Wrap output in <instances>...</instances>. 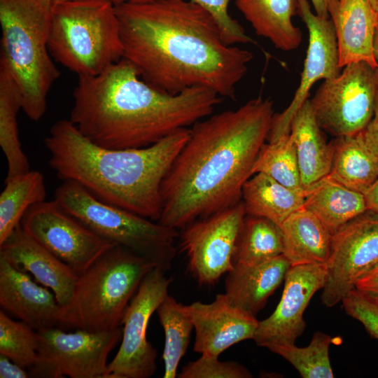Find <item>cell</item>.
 I'll return each mask as SVG.
<instances>
[{"instance_id": "6da1fadb", "label": "cell", "mask_w": 378, "mask_h": 378, "mask_svg": "<svg viewBox=\"0 0 378 378\" xmlns=\"http://www.w3.org/2000/svg\"><path fill=\"white\" fill-rule=\"evenodd\" d=\"M123 58L164 92L209 88L234 99L251 52L227 45L213 18L190 0H128L115 5Z\"/></svg>"}, {"instance_id": "7a4b0ae2", "label": "cell", "mask_w": 378, "mask_h": 378, "mask_svg": "<svg viewBox=\"0 0 378 378\" xmlns=\"http://www.w3.org/2000/svg\"><path fill=\"white\" fill-rule=\"evenodd\" d=\"M274 115L259 97L194 124L162 182L158 222L181 230L239 202Z\"/></svg>"}, {"instance_id": "3957f363", "label": "cell", "mask_w": 378, "mask_h": 378, "mask_svg": "<svg viewBox=\"0 0 378 378\" xmlns=\"http://www.w3.org/2000/svg\"><path fill=\"white\" fill-rule=\"evenodd\" d=\"M69 120L90 141L108 149L140 148L211 115L221 97L204 87L176 94L147 83L122 58L94 76H78Z\"/></svg>"}, {"instance_id": "277c9868", "label": "cell", "mask_w": 378, "mask_h": 378, "mask_svg": "<svg viewBox=\"0 0 378 378\" xmlns=\"http://www.w3.org/2000/svg\"><path fill=\"white\" fill-rule=\"evenodd\" d=\"M190 129H180L150 146L108 149L90 141L69 120H59L44 140L49 164L98 200L153 221L161 215L160 187Z\"/></svg>"}, {"instance_id": "5b68a950", "label": "cell", "mask_w": 378, "mask_h": 378, "mask_svg": "<svg viewBox=\"0 0 378 378\" xmlns=\"http://www.w3.org/2000/svg\"><path fill=\"white\" fill-rule=\"evenodd\" d=\"M52 5L47 0H0L1 55L22 95V110L39 120L60 72L48 50Z\"/></svg>"}, {"instance_id": "8992f818", "label": "cell", "mask_w": 378, "mask_h": 378, "mask_svg": "<svg viewBox=\"0 0 378 378\" xmlns=\"http://www.w3.org/2000/svg\"><path fill=\"white\" fill-rule=\"evenodd\" d=\"M155 265L115 245L78 276L71 298L61 306L57 327L102 332L120 328L142 280Z\"/></svg>"}, {"instance_id": "52a82bcc", "label": "cell", "mask_w": 378, "mask_h": 378, "mask_svg": "<svg viewBox=\"0 0 378 378\" xmlns=\"http://www.w3.org/2000/svg\"><path fill=\"white\" fill-rule=\"evenodd\" d=\"M48 46L56 62L78 76L102 73L123 57L115 5L110 0L52 5Z\"/></svg>"}, {"instance_id": "ba28073f", "label": "cell", "mask_w": 378, "mask_h": 378, "mask_svg": "<svg viewBox=\"0 0 378 378\" xmlns=\"http://www.w3.org/2000/svg\"><path fill=\"white\" fill-rule=\"evenodd\" d=\"M55 200L102 238L147 258L164 272L171 270L178 230L105 203L73 181H63Z\"/></svg>"}, {"instance_id": "9c48e42d", "label": "cell", "mask_w": 378, "mask_h": 378, "mask_svg": "<svg viewBox=\"0 0 378 378\" xmlns=\"http://www.w3.org/2000/svg\"><path fill=\"white\" fill-rule=\"evenodd\" d=\"M38 359L31 377L104 378L108 356L122 338V328L102 332L52 327L37 331Z\"/></svg>"}, {"instance_id": "30bf717a", "label": "cell", "mask_w": 378, "mask_h": 378, "mask_svg": "<svg viewBox=\"0 0 378 378\" xmlns=\"http://www.w3.org/2000/svg\"><path fill=\"white\" fill-rule=\"evenodd\" d=\"M377 96L374 69L360 62L324 80L310 102L321 128L338 137L365 130L374 115Z\"/></svg>"}, {"instance_id": "8fae6325", "label": "cell", "mask_w": 378, "mask_h": 378, "mask_svg": "<svg viewBox=\"0 0 378 378\" xmlns=\"http://www.w3.org/2000/svg\"><path fill=\"white\" fill-rule=\"evenodd\" d=\"M20 226L78 276L116 245L71 216L55 199L31 206Z\"/></svg>"}, {"instance_id": "7c38bea8", "label": "cell", "mask_w": 378, "mask_h": 378, "mask_svg": "<svg viewBox=\"0 0 378 378\" xmlns=\"http://www.w3.org/2000/svg\"><path fill=\"white\" fill-rule=\"evenodd\" d=\"M164 272L152 269L142 280L124 314L120 346L108 363L104 378H149L156 371L157 350L146 339L152 314L168 295L172 281Z\"/></svg>"}, {"instance_id": "4fadbf2b", "label": "cell", "mask_w": 378, "mask_h": 378, "mask_svg": "<svg viewBox=\"0 0 378 378\" xmlns=\"http://www.w3.org/2000/svg\"><path fill=\"white\" fill-rule=\"evenodd\" d=\"M246 216L242 202L181 229L180 248L201 285L215 284L234 267L233 255Z\"/></svg>"}, {"instance_id": "5bb4252c", "label": "cell", "mask_w": 378, "mask_h": 378, "mask_svg": "<svg viewBox=\"0 0 378 378\" xmlns=\"http://www.w3.org/2000/svg\"><path fill=\"white\" fill-rule=\"evenodd\" d=\"M377 260L378 214L367 210L332 234L322 303L331 307L342 302Z\"/></svg>"}, {"instance_id": "9a60e30c", "label": "cell", "mask_w": 378, "mask_h": 378, "mask_svg": "<svg viewBox=\"0 0 378 378\" xmlns=\"http://www.w3.org/2000/svg\"><path fill=\"white\" fill-rule=\"evenodd\" d=\"M298 14L309 34L308 46L299 85L289 106L273 117L267 136L269 142L290 134L291 122L310 90L319 80L338 76L341 72L337 38L332 20L314 13L307 0H298Z\"/></svg>"}, {"instance_id": "2e32d148", "label": "cell", "mask_w": 378, "mask_h": 378, "mask_svg": "<svg viewBox=\"0 0 378 378\" xmlns=\"http://www.w3.org/2000/svg\"><path fill=\"white\" fill-rule=\"evenodd\" d=\"M326 278V263L290 266L275 310L258 321L253 338L255 344L270 351L276 346L295 344L306 326L304 310L315 293L323 288Z\"/></svg>"}, {"instance_id": "e0dca14e", "label": "cell", "mask_w": 378, "mask_h": 378, "mask_svg": "<svg viewBox=\"0 0 378 378\" xmlns=\"http://www.w3.org/2000/svg\"><path fill=\"white\" fill-rule=\"evenodd\" d=\"M193 323V350L202 356L218 357L225 350L243 340L253 339L258 321L230 303L225 293L210 303L195 302L186 305Z\"/></svg>"}, {"instance_id": "ac0fdd59", "label": "cell", "mask_w": 378, "mask_h": 378, "mask_svg": "<svg viewBox=\"0 0 378 378\" xmlns=\"http://www.w3.org/2000/svg\"><path fill=\"white\" fill-rule=\"evenodd\" d=\"M0 255L51 290L60 306L69 302L78 276L29 236L20 224L0 244Z\"/></svg>"}, {"instance_id": "d6986e66", "label": "cell", "mask_w": 378, "mask_h": 378, "mask_svg": "<svg viewBox=\"0 0 378 378\" xmlns=\"http://www.w3.org/2000/svg\"><path fill=\"white\" fill-rule=\"evenodd\" d=\"M48 288L0 255V305L36 331L58 325L61 306Z\"/></svg>"}, {"instance_id": "ffe728a7", "label": "cell", "mask_w": 378, "mask_h": 378, "mask_svg": "<svg viewBox=\"0 0 378 378\" xmlns=\"http://www.w3.org/2000/svg\"><path fill=\"white\" fill-rule=\"evenodd\" d=\"M328 13L335 31L340 68L364 62L374 69L378 13L369 1L330 0Z\"/></svg>"}, {"instance_id": "44dd1931", "label": "cell", "mask_w": 378, "mask_h": 378, "mask_svg": "<svg viewBox=\"0 0 378 378\" xmlns=\"http://www.w3.org/2000/svg\"><path fill=\"white\" fill-rule=\"evenodd\" d=\"M290 267L283 254L252 266L234 265L227 273L225 294L234 306L255 316Z\"/></svg>"}, {"instance_id": "7402d4cb", "label": "cell", "mask_w": 378, "mask_h": 378, "mask_svg": "<svg viewBox=\"0 0 378 378\" xmlns=\"http://www.w3.org/2000/svg\"><path fill=\"white\" fill-rule=\"evenodd\" d=\"M322 130L308 99L294 116L290 130L304 193L330 172L333 146L326 143Z\"/></svg>"}, {"instance_id": "603a6c76", "label": "cell", "mask_w": 378, "mask_h": 378, "mask_svg": "<svg viewBox=\"0 0 378 378\" xmlns=\"http://www.w3.org/2000/svg\"><path fill=\"white\" fill-rule=\"evenodd\" d=\"M280 228L283 255L290 266L327 262L333 234L312 213L302 207L287 218Z\"/></svg>"}, {"instance_id": "cb8c5ba5", "label": "cell", "mask_w": 378, "mask_h": 378, "mask_svg": "<svg viewBox=\"0 0 378 378\" xmlns=\"http://www.w3.org/2000/svg\"><path fill=\"white\" fill-rule=\"evenodd\" d=\"M236 6L257 35L283 51L297 49L302 40L300 29L293 23L298 0H236Z\"/></svg>"}, {"instance_id": "d4e9b609", "label": "cell", "mask_w": 378, "mask_h": 378, "mask_svg": "<svg viewBox=\"0 0 378 378\" xmlns=\"http://www.w3.org/2000/svg\"><path fill=\"white\" fill-rule=\"evenodd\" d=\"M333 157L328 177L365 195L378 178V158L365 144L361 132L332 141Z\"/></svg>"}, {"instance_id": "484cf974", "label": "cell", "mask_w": 378, "mask_h": 378, "mask_svg": "<svg viewBox=\"0 0 378 378\" xmlns=\"http://www.w3.org/2000/svg\"><path fill=\"white\" fill-rule=\"evenodd\" d=\"M303 207L315 215L332 234L368 210L364 195L328 176L305 192Z\"/></svg>"}, {"instance_id": "4316f807", "label": "cell", "mask_w": 378, "mask_h": 378, "mask_svg": "<svg viewBox=\"0 0 378 378\" xmlns=\"http://www.w3.org/2000/svg\"><path fill=\"white\" fill-rule=\"evenodd\" d=\"M242 203L246 215L265 218L279 227L303 207L304 195L281 184L263 173H255L244 185Z\"/></svg>"}, {"instance_id": "83f0119b", "label": "cell", "mask_w": 378, "mask_h": 378, "mask_svg": "<svg viewBox=\"0 0 378 378\" xmlns=\"http://www.w3.org/2000/svg\"><path fill=\"white\" fill-rule=\"evenodd\" d=\"M21 90L5 63L0 60V146L7 162L6 180L30 170L19 137L17 115L22 109Z\"/></svg>"}, {"instance_id": "f1b7e54d", "label": "cell", "mask_w": 378, "mask_h": 378, "mask_svg": "<svg viewBox=\"0 0 378 378\" xmlns=\"http://www.w3.org/2000/svg\"><path fill=\"white\" fill-rule=\"evenodd\" d=\"M44 176L36 170L5 181L0 194V244L20 224L25 212L46 200Z\"/></svg>"}, {"instance_id": "f546056e", "label": "cell", "mask_w": 378, "mask_h": 378, "mask_svg": "<svg viewBox=\"0 0 378 378\" xmlns=\"http://www.w3.org/2000/svg\"><path fill=\"white\" fill-rule=\"evenodd\" d=\"M281 228L260 216H245L237 239L233 263L252 266L283 254Z\"/></svg>"}, {"instance_id": "4dcf8cb0", "label": "cell", "mask_w": 378, "mask_h": 378, "mask_svg": "<svg viewBox=\"0 0 378 378\" xmlns=\"http://www.w3.org/2000/svg\"><path fill=\"white\" fill-rule=\"evenodd\" d=\"M156 312L164 333V378L177 377L179 362L188 349L193 323L186 305L167 295Z\"/></svg>"}, {"instance_id": "1f68e13d", "label": "cell", "mask_w": 378, "mask_h": 378, "mask_svg": "<svg viewBox=\"0 0 378 378\" xmlns=\"http://www.w3.org/2000/svg\"><path fill=\"white\" fill-rule=\"evenodd\" d=\"M263 173L289 189L304 195L302 188L296 148L290 134L264 144L253 169Z\"/></svg>"}, {"instance_id": "d6a6232c", "label": "cell", "mask_w": 378, "mask_h": 378, "mask_svg": "<svg viewBox=\"0 0 378 378\" xmlns=\"http://www.w3.org/2000/svg\"><path fill=\"white\" fill-rule=\"evenodd\" d=\"M331 342L328 335L318 331L305 347L290 344L276 346L271 351L288 360L303 378H332L329 357Z\"/></svg>"}, {"instance_id": "836d02e7", "label": "cell", "mask_w": 378, "mask_h": 378, "mask_svg": "<svg viewBox=\"0 0 378 378\" xmlns=\"http://www.w3.org/2000/svg\"><path fill=\"white\" fill-rule=\"evenodd\" d=\"M37 331L22 321L11 319L0 310V354L20 366L31 368L38 359Z\"/></svg>"}, {"instance_id": "e575fe53", "label": "cell", "mask_w": 378, "mask_h": 378, "mask_svg": "<svg viewBox=\"0 0 378 378\" xmlns=\"http://www.w3.org/2000/svg\"><path fill=\"white\" fill-rule=\"evenodd\" d=\"M179 378H249L252 374L244 365L234 361H221L218 357L202 356L186 365Z\"/></svg>"}, {"instance_id": "d590c367", "label": "cell", "mask_w": 378, "mask_h": 378, "mask_svg": "<svg viewBox=\"0 0 378 378\" xmlns=\"http://www.w3.org/2000/svg\"><path fill=\"white\" fill-rule=\"evenodd\" d=\"M204 8L216 23L223 41L229 46L253 43L241 25L228 13L230 0H190Z\"/></svg>"}, {"instance_id": "8d00e7d4", "label": "cell", "mask_w": 378, "mask_h": 378, "mask_svg": "<svg viewBox=\"0 0 378 378\" xmlns=\"http://www.w3.org/2000/svg\"><path fill=\"white\" fill-rule=\"evenodd\" d=\"M342 302L346 313L358 321L369 335L378 340V304L373 295L355 288Z\"/></svg>"}, {"instance_id": "74e56055", "label": "cell", "mask_w": 378, "mask_h": 378, "mask_svg": "<svg viewBox=\"0 0 378 378\" xmlns=\"http://www.w3.org/2000/svg\"><path fill=\"white\" fill-rule=\"evenodd\" d=\"M355 288L370 294H378V260L358 278Z\"/></svg>"}, {"instance_id": "f35d334b", "label": "cell", "mask_w": 378, "mask_h": 378, "mask_svg": "<svg viewBox=\"0 0 378 378\" xmlns=\"http://www.w3.org/2000/svg\"><path fill=\"white\" fill-rule=\"evenodd\" d=\"M361 133L365 144L378 158V96L374 115Z\"/></svg>"}, {"instance_id": "ab89813d", "label": "cell", "mask_w": 378, "mask_h": 378, "mask_svg": "<svg viewBox=\"0 0 378 378\" xmlns=\"http://www.w3.org/2000/svg\"><path fill=\"white\" fill-rule=\"evenodd\" d=\"M29 372L25 368L0 354V378H27Z\"/></svg>"}, {"instance_id": "60d3db41", "label": "cell", "mask_w": 378, "mask_h": 378, "mask_svg": "<svg viewBox=\"0 0 378 378\" xmlns=\"http://www.w3.org/2000/svg\"><path fill=\"white\" fill-rule=\"evenodd\" d=\"M364 196L368 209L378 214V178Z\"/></svg>"}, {"instance_id": "b9f144b4", "label": "cell", "mask_w": 378, "mask_h": 378, "mask_svg": "<svg viewBox=\"0 0 378 378\" xmlns=\"http://www.w3.org/2000/svg\"><path fill=\"white\" fill-rule=\"evenodd\" d=\"M330 0H311L315 13L321 17L329 18L328 5Z\"/></svg>"}, {"instance_id": "7bdbcfd3", "label": "cell", "mask_w": 378, "mask_h": 378, "mask_svg": "<svg viewBox=\"0 0 378 378\" xmlns=\"http://www.w3.org/2000/svg\"><path fill=\"white\" fill-rule=\"evenodd\" d=\"M374 56L377 62V66L374 69V74L377 88L378 90V26L375 32L374 40Z\"/></svg>"}, {"instance_id": "ee69618b", "label": "cell", "mask_w": 378, "mask_h": 378, "mask_svg": "<svg viewBox=\"0 0 378 378\" xmlns=\"http://www.w3.org/2000/svg\"><path fill=\"white\" fill-rule=\"evenodd\" d=\"M373 8L378 13V0H368Z\"/></svg>"}, {"instance_id": "f6af8a7d", "label": "cell", "mask_w": 378, "mask_h": 378, "mask_svg": "<svg viewBox=\"0 0 378 378\" xmlns=\"http://www.w3.org/2000/svg\"><path fill=\"white\" fill-rule=\"evenodd\" d=\"M47 1L50 2L52 5H54V4L74 1V0H47Z\"/></svg>"}, {"instance_id": "bcb514c9", "label": "cell", "mask_w": 378, "mask_h": 378, "mask_svg": "<svg viewBox=\"0 0 378 378\" xmlns=\"http://www.w3.org/2000/svg\"><path fill=\"white\" fill-rule=\"evenodd\" d=\"M114 5L119 4L120 3L127 1L128 0H110Z\"/></svg>"}, {"instance_id": "7dc6e473", "label": "cell", "mask_w": 378, "mask_h": 378, "mask_svg": "<svg viewBox=\"0 0 378 378\" xmlns=\"http://www.w3.org/2000/svg\"><path fill=\"white\" fill-rule=\"evenodd\" d=\"M371 295H372V294H371ZM372 295H373L374 298L375 299L377 303L378 304V294Z\"/></svg>"}]
</instances>
